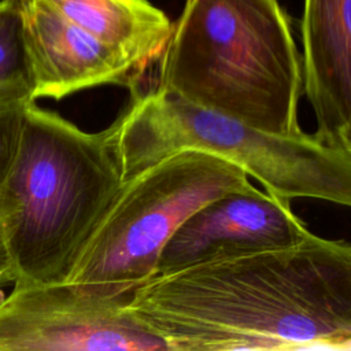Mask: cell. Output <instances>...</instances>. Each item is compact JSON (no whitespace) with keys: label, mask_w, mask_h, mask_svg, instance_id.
I'll list each match as a JSON object with an SVG mask.
<instances>
[{"label":"cell","mask_w":351,"mask_h":351,"mask_svg":"<svg viewBox=\"0 0 351 351\" xmlns=\"http://www.w3.org/2000/svg\"><path fill=\"white\" fill-rule=\"evenodd\" d=\"M121 182L108 128L89 133L30 104L0 186V215L18 278L66 281Z\"/></svg>","instance_id":"cell-3"},{"label":"cell","mask_w":351,"mask_h":351,"mask_svg":"<svg viewBox=\"0 0 351 351\" xmlns=\"http://www.w3.org/2000/svg\"><path fill=\"white\" fill-rule=\"evenodd\" d=\"M256 189L228 159L178 151L122 180L66 282L96 296L130 299L156 274L165 245L195 210L215 197Z\"/></svg>","instance_id":"cell-5"},{"label":"cell","mask_w":351,"mask_h":351,"mask_svg":"<svg viewBox=\"0 0 351 351\" xmlns=\"http://www.w3.org/2000/svg\"><path fill=\"white\" fill-rule=\"evenodd\" d=\"M129 300L86 293L66 281L18 278L0 300V351H169Z\"/></svg>","instance_id":"cell-6"},{"label":"cell","mask_w":351,"mask_h":351,"mask_svg":"<svg viewBox=\"0 0 351 351\" xmlns=\"http://www.w3.org/2000/svg\"><path fill=\"white\" fill-rule=\"evenodd\" d=\"M302 43L315 136L351 155V0H304Z\"/></svg>","instance_id":"cell-9"},{"label":"cell","mask_w":351,"mask_h":351,"mask_svg":"<svg viewBox=\"0 0 351 351\" xmlns=\"http://www.w3.org/2000/svg\"><path fill=\"white\" fill-rule=\"evenodd\" d=\"M155 86L274 134L293 136L302 55L277 0H185Z\"/></svg>","instance_id":"cell-2"},{"label":"cell","mask_w":351,"mask_h":351,"mask_svg":"<svg viewBox=\"0 0 351 351\" xmlns=\"http://www.w3.org/2000/svg\"><path fill=\"white\" fill-rule=\"evenodd\" d=\"M129 308L169 351L343 350L351 341V244L311 233L155 274Z\"/></svg>","instance_id":"cell-1"},{"label":"cell","mask_w":351,"mask_h":351,"mask_svg":"<svg viewBox=\"0 0 351 351\" xmlns=\"http://www.w3.org/2000/svg\"><path fill=\"white\" fill-rule=\"evenodd\" d=\"M18 278V271L8 247L3 219L0 215V287L14 282Z\"/></svg>","instance_id":"cell-13"},{"label":"cell","mask_w":351,"mask_h":351,"mask_svg":"<svg viewBox=\"0 0 351 351\" xmlns=\"http://www.w3.org/2000/svg\"><path fill=\"white\" fill-rule=\"evenodd\" d=\"M14 78L29 80L22 18L15 0H0V82Z\"/></svg>","instance_id":"cell-12"},{"label":"cell","mask_w":351,"mask_h":351,"mask_svg":"<svg viewBox=\"0 0 351 351\" xmlns=\"http://www.w3.org/2000/svg\"><path fill=\"white\" fill-rule=\"evenodd\" d=\"M34 101L29 80L14 78L0 82V186L15 160L26 112Z\"/></svg>","instance_id":"cell-11"},{"label":"cell","mask_w":351,"mask_h":351,"mask_svg":"<svg viewBox=\"0 0 351 351\" xmlns=\"http://www.w3.org/2000/svg\"><path fill=\"white\" fill-rule=\"evenodd\" d=\"M108 130L121 180L178 151L197 149L240 166L277 197L351 208V155L315 134L265 132L156 86L132 89Z\"/></svg>","instance_id":"cell-4"},{"label":"cell","mask_w":351,"mask_h":351,"mask_svg":"<svg viewBox=\"0 0 351 351\" xmlns=\"http://www.w3.org/2000/svg\"><path fill=\"white\" fill-rule=\"evenodd\" d=\"M308 230L291 202L267 191L232 192L195 210L165 245L156 274L214 258L291 245Z\"/></svg>","instance_id":"cell-7"},{"label":"cell","mask_w":351,"mask_h":351,"mask_svg":"<svg viewBox=\"0 0 351 351\" xmlns=\"http://www.w3.org/2000/svg\"><path fill=\"white\" fill-rule=\"evenodd\" d=\"M22 18L33 99L100 86L141 85L144 74L118 49L100 41L45 0H15Z\"/></svg>","instance_id":"cell-8"},{"label":"cell","mask_w":351,"mask_h":351,"mask_svg":"<svg viewBox=\"0 0 351 351\" xmlns=\"http://www.w3.org/2000/svg\"><path fill=\"white\" fill-rule=\"evenodd\" d=\"M63 16L122 52L144 75L171 32L166 14L148 0H45Z\"/></svg>","instance_id":"cell-10"}]
</instances>
